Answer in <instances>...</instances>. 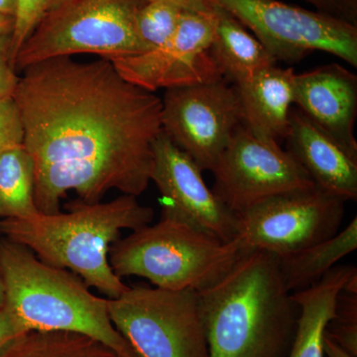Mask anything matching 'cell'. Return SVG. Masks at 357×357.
<instances>
[{
  "instance_id": "obj_1",
  "label": "cell",
  "mask_w": 357,
  "mask_h": 357,
  "mask_svg": "<svg viewBox=\"0 0 357 357\" xmlns=\"http://www.w3.org/2000/svg\"><path fill=\"white\" fill-rule=\"evenodd\" d=\"M14 100L35 169V203L60 211L70 191L86 204L110 190L138 197L151 182L162 100L129 83L109 59H51L22 70Z\"/></svg>"
},
{
  "instance_id": "obj_2",
  "label": "cell",
  "mask_w": 357,
  "mask_h": 357,
  "mask_svg": "<svg viewBox=\"0 0 357 357\" xmlns=\"http://www.w3.org/2000/svg\"><path fill=\"white\" fill-rule=\"evenodd\" d=\"M197 294L210 357H288L300 311L276 255L244 251L222 278Z\"/></svg>"
},
{
  "instance_id": "obj_3",
  "label": "cell",
  "mask_w": 357,
  "mask_h": 357,
  "mask_svg": "<svg viewBox=\"0 0 357 357\" xmlns=\"http://www.w3.org/2000/svg\"><path fill=\"white\" fill-rule=\"evenodd\" d=\"M153 218L154 211L137 197L122 195L107 203L79 201L67 213L0 220V236L29 249L46 264L76 274L89 288L114 299L128 286L110 266V248L121 230L139 229Z\"/></svg>"
},
{
  "instance_id": "obj_4",
  "label": "cell",
  "mask_w": 357,
  "mask_h": 357,
  "mask_svg": "<svg viewBox=\"0 0 357 357\" xmlns=\"http://www.w3.org/2000/svg\"><path fill=\"white\" fill-rule=\"evenodd\" d=\"M0 269L6 289L4 307L25 332L79 333L121 357H139L114 328L107 298L93 295L76 274L46 264L29 249L3 237Z\"/></svg>"
},
{
  "instance_id": "obj_5",
  "label": "cell",
  "mask_w": 357,
  "mask_h": 357,
  "mask_svg": "<svg viewBox=\"0 0 357 357\" xmlns=\"http://www.w3.org/2000/svg\"><path fill=\"white\" fill-rule=\"evenodd\" d=\"M244 251L237 238L223 241L180 220L161 217L155 225L117 239L109 258L119 278L137 276L157 288L199 291L222 278Z\"/></svg>"
},
{
  "instance_id": "obj_6",
  "label": "cell",
  "mask_w": 357,
  "mask_h": 357,
  "mask_svg": "<svg viewBox=\"0 0 357 357\" xmlns=\"http://www.w3.org/2000/svg\"><path fill=\"white\" fill-rule=\"evenodd\" d=\"M144 1L69 0L45 14L18 52L15 70L77 54L112 59L146 53L135 31L136 13Z\"/></svg>"
},
{
  "instance_id": "obj_7",
  "label": "cell",
  "mask_w": 357,
  "mask_h": 357,
  "mask_svg": "<svg viewBox=\"0 0 357 357\" xmlns=\"http://www.w3.org/2000/svg\"><path fill=\"white\" fill-rule=\"evenodd\" d=\"M107 310L139 357H210L197 291L128 286Z\"/></svg>"
},
{
  "instance_id": "obj_8",
  "label": "cell",
  "mask_w": 357,
  "mask_h": 357,
  "mask_svg": "<svg viewBox=\"0 0 357 357\" xmlns=\"http://www.w3.org/2000/svg\"><path fill=\"white\" fill-rule=\"evenodd\" d=\"M210 1L251 30L277 62L293 64L321 51L357 67L356 24L278 0Z\"/></svg>"
},
{
  "instance_id": "obj_9",
  "label": "cell",
  "mask_w": 357,
  "mask_h": 357,
  "mask_svg": "<svg viewBox=\"0 0 357 357\" xmlns=\"http://www.w3.org/2000/svg\"><path fill=\"white\" fill-rule=\"evenodd\" d=\"M344 204L318 187L272 197L237 215L236 238L245 251L293 255L335 236Z\"/></svg>"
},
{
  "instance_id": "obj_10",
  "label": "cell",
  "mask_w": 357,
  "mask_h": 357,
  "mask_svg": "<svg viewBox=\"0 0 357 357\" xmlns=\"http://www.w3.org/2000/svg\"><path fill=\"white\" fill-rule=\"evenodd\" d=\"M161 100L163 132L202 171L213 170L244 126L236 86L225 79L176 86Z\"/></svg>"
},
{
  "instance_id": "obj_11",
  "label": "cell",
  "mask_w": 357,
  "mask_h": 357,
  "mask_svg": "<svg viewBox=\"0 0 357 357\" xmlns=\"http://www.w3.org/2000/svg\"><path fill=\"white\" fill-rule=\"evenodd\" d=\"M211 172L213 192L236 215L272 197L317 187L279 143L258 139L244 126L234 134Z\"/></svg>"
},
{
  "instance_id": "obj_12",
  "label": "cell",
  "mask_w": 357,
  "mask_h": 357,
  "mask_svg": "<svg viewBox=\"0 0 357 357\" xmlns=\"http://www.w3.org/2000/svg\"><path fill=\"white\" fill-rule=\"evenodd\" d=\"M217 25L215 6L211 13L185 10L173 36L159 48L109 60L124 79L152 93L220 81L223 77L210 53Z\"/></svg>"
},
{
  "instance_id": "obj_13",
  "label": "cell",
  "mask_w": 357,
  "mask_h": 357,
  "mask_svg": "<svg viewBox=\"0 0 357 357\" xmlns=\"http://www.w3.org/2000/svg\"><path fill=\"white\" fill-rule=\"evenodd\" d=\"M203 171L162 131L154 144L151 182L161 195L162 215L223 241H236L237 215L204 182Z\"/></svg>"
},
{
  "instance_id": "obj_14",
  "label": "cell",
  "mask_w": 357,
  "mask_h": 357,
  "mask_svg": "<svg viewBox=\"0 0 357 357\" xmlns=\"http://www.w3.org/2000/svg\"><path fill=\"white\" fill-rule=\"evenodd\" d=\"M294 105L357 161V77L338 64L296 74Z\"/></svg>"
},
{
  "instance_id": "obj_15",
  "label": "cell",
  "mask_w": 357,
  "mask_h": 357,
  "mask_svg": "<svg viewBox=\"0 0 357 357\" xmlns=\"http://www.w3.org/2000/svg\"><path fill=\"white\" fill-rule=\"evenodd\" d=\"M286 151L321 191L347 201L357 199V161L300 112L292 109Z\"/></svg>"
},
{
  "instance_id": "obj_16",
  "label": "cell",
  "mask_w": 357,
  "mask_h": 357,
  "mask_svg": "<svg viewBox=\"0 0 357 357\" xmlns=\"http://www.w3.org/2000/svg\"><path fill=\"white\" fill-rule=\"evenodd\" d=\"M296 74L292 68L273 67L236 84L244 126L258 139L279 143L290 128Z\"/></svg>"
},
{
  "instance_id": "obj_17",
  "label": "cell",
  "mask_w": 357,
  "mask_h": 357,
  "mask_svg": "<svg viewBox=\"0 0 357 357\" xmlns=\"http://www.w3.org/2000/svg\"><path fill=\"white\" fill-rule=\"evenodd\" d=\"M356 274V266L337 265L312 287L292 293L300 312L297 332L288 357L325 356L324 335L333 317L338 294Z\"/></svg>"
},
{
  "instance_id": "obj_18",
  "label": "cell",
  "mask_w": 357,
  "mask_h": 357,
  "mask_svg": "<svg viewBox=\"0 0 357 357\" xmlns=\"http://www.w3.org/2000/svg\"><path fill=\"white\" fill-rule=\"evenodd\" d=\"M215 6L218 25L210 53L225 81L236 86L276 66L273 56L245 26Z\"/></svg>"
},
{
  "instance_id": "obj_19",
  "label": "cell",
  "mask_w": 357,
  "mask_h": 357,
  "mask_svg": "<svg viewBox=\"0 0 357 357\" xmlns=\"http://www.w3.org/2000/svg\"><path fill=\"white\" fill-rule=\"evenodd\" d=\"M356 248L357 218L354 217L335 236L299 252L278 257L284 285L291 294L312 287Z\"/></svg>"
},
{
  "instance_id": "obj_20",
  "label": "cell",
  "mask_w": 357,
  "mask_h": 357,
  "mask_svg": "<svg viewBox=\"0 0 357 357\" xmlns=\"http://www.w3.org/2000/svg\"><path fill=\"white\" fill-rule=\"evenodd\" d=\"M35 169L23 145L0 154V220L36 217Z\"/></svg>"
},
{
  "instance_id": "obj_21",
  "label": "cell",
  "mask_w": 357,
  "mask_h": 357,
  "mask_svg": "<svg viewBox=\"0 0 357 357\" xmlns=\"http://www.w3.org/2000/svg\"><path fill=\"white\" fill-rule=\"evenodd\" d=\"M0 357H121L109 347L79 333L29 331L0 349Z\"/></svg>"
},
{
  "instance_id": "obj_22",
  "label": "cell",
  "mask_w": 357,
  "mask_h": 357,
  "mask_svg": "<svg viewBox=\"0 0 357 357\" xmlns=\"http://www.w3.org/2000/svg\"><path fill=\"white\" fill-rule=\"evenodd\" d=\"M184 9L164 1H144L135 15V31L147 52L173 36Z\"/></svg>"
},
{
  "instance_id": "obj_23",
  "label": "cell",
  "mask_w": 357,
  "mask_h": 357,
  "mask_svg": "<svg viewBox=\"0 0 357 357\" xmlns=\"http://www.w3.org/2000/svg\"><path fill=\"white\" fill-rule=\"evenodd\" d=\"M326 335L357 356V274L340 291Z\"/></svg>"
},
{
  "instance_id": "obj_24",
  "label": "cell",
  "mask_w": 357,
  "mask_h": 357,
  "mask_svg": "<svg viewBox=\"0 0 357 357\" xmlns=\"http://www.w3.org/2000/svg\"><path fill=\"white\" fill-rule=\"evenodd\" d=\"M49 0H16L15 23L11 35V58L16 56L26 40L43 20L48 11ZM15 68V66H14Z\"/></svg>"
},
{
  "instance_id": "obj_25",
  "label": "cell",
  "mask_w": 357,
  "mask_h": 357,
  "mask_svg": "<svg viewBox=\"0 0 357 357\" xmlns=\"http://www.w3.org/2000/svg\"><path fill=\"white\" fill-rule=\"evenodd\" d=\"M24 129L13 96L0 98V154L23 145Z\"/></svg>"
},
{
  "instance_id": "obj_26",
  "label": "cell",
  "mask_w": 357,
  "mask_h": 357,
  "mask_svg": "<svg viewBox=\"0 0 357 357\" xmlns=\"http://www.w3.org/2000/svg\"><path fill=\"white\" fill-rule=\"evenodd\" d=\"M20 76L11 58V36H0V98L13 96Z\"/></svg>"
},
{
  "instance_id": "obj_27",
  "label": "cell",
  "mask_w": 357,
  "mask_h": 357,
  "mask_svg": "<svg viewBox=\"0 0 357 357\" xmlns=\"http://www.w3.org/2000/svg\"><path fill=\"white\" fill-rule=\"evenodd\" d=\"M321 13L356 24L357 3L352 0H304Z\"/></svg>"
},
{
  "instance_id": "obj_28",
  "label": "cell",
  "mask_w": 357,
  "mask_h": 357,
  "mask_svg": "<svg viewBox=\"0 0 357 357\" xmlns=\"http://www.w3.org/2000/svg\"><path fill=\"white\" fill-rule=\"evenodd\" d=\"M26 333L6 307H0V349Z\"/></svg>"
},
{
  "instance_id": "obj_29",
  "label": "cell",
  "mask_w": 357,
  "mask_h": 357,
  "mask_svg": "<svg viewBox=\"0 0 357 357\" xmlns=\"http://www.w3.org/2000/svg\"><path fill=\"white\" fill-rule=\"evenodd\" d=\"M145 1H164L175 4L184 10L192 13H211L215 11V6L210 0H145Z\"/></svg>"
},
{
  "instance_id": "obj_30",
  "label": "cell",
  "mask_w": 357,
  "mask_h": 357,
  "mask_svg": "<svg viewBox=\"0 0 357 357\" xmlns=\"http://www.w3.org/2000/svg\"><path fill=\"white\" fill-rule=\"evenodd\" d=\"M323 347L324 352H325L326 356L328 357H357L352 356L349 351L342 349L335 340L328 337L326 333L325 335H324Z\"/></svg>"
},
{
  "instance_id": "obj_31",
  "label": "cell",
  "mask_w": 357,
  "mask_h": 357,
  "mask_svg": "<svg viewBox=\"0 0 357 357\" xmlns=\"http://www.w3.org/2000/svg\"><path fill=\"white\" fill-rule=\"evenodd\" d=\"M15 18L13 16L6 15L0 13V36L13 35Z\"/></svg>"
},
{
  "instance_id": "obj_32",
  "label": "cell",
  "mask_w": 357,
  "mask_h": 357,
  "mask_svg": "<svg viewBox=\"0 0 357 357\" xmlns=\"http://www.w3.org/2000/svg\"><path fill=\"white\" fill-rule=\"evenodd\" d=\"M16 0H0V13L15 16Z\"/></svg>"
},
{
  "instance_id": "obj_33",
  "label": "cell",
  "mask_w": 357,
  "mask_h": 357,
  "mask_svg": "<svg viewBox=\"0 0 357 357\" xmlns=\"http://www.w3.org/2000/svg\"><path fill=\"white\" fill-rule=\"evenodd\" d=\"M1 239V236H0ZM6 304V289H4L3 278H2L1 269H0V307H4Z\"/></svg>"
},
{
  "instance_id": "obj_34",
  "label": "cell",
  "mask_w": 357,
  "mask_h": 357,
  "mask_svg": "<svg viewBox=\"0 0 357 357\" xmlns=\"http://www.w3.org/2000/svg\"><path fill=\"white\" fill-rule=\"evenodd\" d=\"M67 1H69V0H49L48 11L57 8V7L62 6V4L66 3Z\"/></svg>"
},
{
  "instance_id": "obj_35",
  "label": "cell",
  "mask_w": 357,
  "mask_h": 357,
  "mask_svg": "<svg viewBox=\"0 0 357 357\" xmlns=\"http://www.w3.org/2000/svg\"><path fill=\"white\" fill-rule=\"evenodd\" d=\"M352 1L356 2L357 3V0H352Z\"/></svg>"
}]
</instances>
